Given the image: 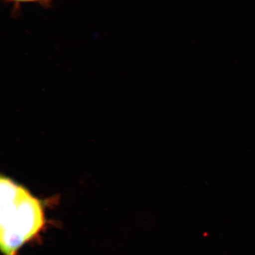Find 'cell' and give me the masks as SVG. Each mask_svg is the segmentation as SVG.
Returning <instances> with one entry per match:
<instances>
[{"label":"cell","instance_id":"6da1fadb","mask_svg":"<svg viewBox=\"0 0 255 255\" xmlns=\"http://www.w3.org/2000/svg\"><path fill=\"white\" fill-rule=\"evenodd\" d=\"M0 247L3 255H18L46 224L42 204L23 186L1 178Z\"/></svg>","mask_w":255,"mask_h":255},{"label":"cell","instance_id":"7a4b0ae2","mask_svg":"<svg viewBox=\"0 0 255 255\" xmlns=\"http://www.w3.org/2000/svg\"><path fill=\"white\" fill-rule=\"evenodd\" d=\"M14 1H35V0H14Z\"/></svg>","mask_w":255,"mask_h":255}]
</instances>
